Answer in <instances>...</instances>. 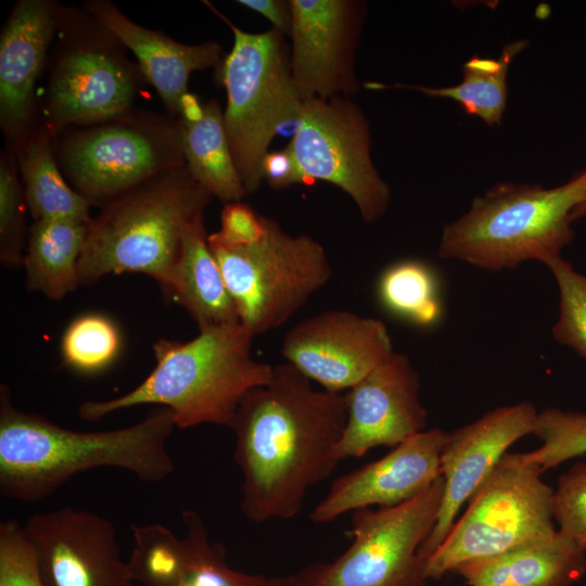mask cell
Here are the masks:
<instances>
[{
	"label": "cell",
	"instance_id": "obj_1",
	"mask_svg": "<svg viewBox=\"0 0 586 586\" xmlns=\"http://www.w3.org/2000/svg\"><path fill=\"white\" fill-rule=\"evenodd\" d=\"M346 418L345 394L314 388L288 362L243 397L230 429L246 519L289 520L302 510L308 491L340 462L335 449Z\"/></svg>",
	"mask_w": 586,
	"mask_h": 586
},
{
	"label": "cell",
	"instance_id": "obj_2",
	"mask_svg": "<svg viewBox=\"0 0 586 586\" xmlns=\"http://www.w3.org/2000/svg\"><path fill=\"white\" fill-rule=\"evenodd\" d=\"M176 426L173 411L156 406L143 420L111 431L78 432L21 411L0 388V493L36 502L77 473L119 468L144 482H160L174 471L166 443Z\"/></svg>",
	"mask_w": 586,
	"mask_h": 586
},
{
	"label": "cell",
	"instance_id": "obj_3",
	"mask_svg": "<svg viewBox=\"0 0 586 586\" xmlns=\"http://www.w3.org/2000/svg\"><path fill=\"white\" fill-rule=\"evenodd\" d=\"M255 335L240 322L200 329L188 342L160 339L156 365L130 392L109 400H88L79 416L94 421L119 409L152 404L173 411L176 426L213 423L231 428L243 397L267 384L273 367L252 356Z\"/></svg>",
	"mask_w": 586,
	"mask_h": 586
},
{
	"label": "cell",
	"instance_id": "obj_4",
	"mask_svg": "<svg viewBox=\"0 0 586 586\" xmlns=\"http://www.w3.org/2000/svg\"><path fill=\"white\" fill-rule=\"evenodd\" d=\"M586 196V167L565 183L500 182L444 226L438 255L499 271L528 260L547 264L574 238L571 214Z\"/></svg>",
	"mask_w": 586,
	"mask_h": 586
},
{
	"label": "cell",
	"instance_id": "obj_5",
	"mask_svg": "<svg viewBox=\"0 0 586 586\" xmlns=\"http://www.w3.org/2000/svg\"><path fill=\"white\" fill-rule=\"evenodd\" d=\"M212 196L183 164L110 201L89 224L78 284L135 271L154 278L165 291L182 229L203 214Z\"/></svg>",
	"mask_w": 586,
	"mask_h": 586
},
{
	"label": "cell",
	"instance_id": "obj_6",
	"mask_svg": "<svg viewBox=\"0 0 586 586\" xmlns=\"http://www.w3.org/2000/svg\"><path fill=\"white\" fill-rule=\"evenodd\" d=\"M231 28L233 47L221 64L227 92L224 124L246 193L258 189L263 162L282 124L297 120L303 100L293 82L283 34L246 33L211 7Z\"/></svg>",
	"mask_w": 586,
	"mask_h": 586
},
{
	"label": "cell",
	"instance_id": "obj_7",
	"mask_svg": "<svg viewBox=\"0 0 586 586\" xmlns=\"http://www.w3.org/2000/svg\"><path fill=\"white\" fill-rule=\"evenodd\" d=\"M208 245L220 267L240 323L254 335L276 329L331 278L323 246L307 234L291 235L265 217L264 235L229 245L211 233Z\"/></svg>",
	"mask_w": 586,
	"mask_h": 586
},
{
	"label": "cell",
	"instance_id": "obj_8",
	"mask_svg": "<svg viewBox=\"0 0 586 586\" xmlns=\"http://www.w3.org/2000/svg\"><path fill=\"white\" fill-rule=\"evenodd\" d=\"M542 474L523 453H507L445 540L424 560V579H438L463 563L556 533L553 488Z\"/></svg>",
	"mask_w": 586,
	"mask_h": 586
},
{
	"label": "cell",
	"instance_id": "obj_9",
	"mask_svg": "<svg viewBox=\"0 0 586 586\" xmlns=\"http://www.w3.org/2000/svg\"><path fill=\"white\" fill-rule=\"evenodd\" d=\"M61 171L90 205L110 201L186 164L177 123L125 114L64 133L53 145Z\"/></svg>",
	"mask_w": 586,
	"mask_h": 586
},
{
	"label": "cell",
	"instance_id": "obj_10",
	"mask_svg": "<svg viewBox=\"0 0 586 586\" xmlns=\"http://www.w3.org/2000/svg\"><path fill=\"white\" fill-rule=\"evenodd\" d=\"M443 477L394 507L352 512L348 548L331 562L293 574L295 586H422L419 549L432 532L442 504Z\"/></svg>",
	"mask_w": 586,
	"mask_h": 586
},
{
	"label": "cell",
	"instance_id": "obj_11",
	"mask_svg": "<svg viewBox=\"0 0 586 586\" xmlns=\"http://www.w3.org/2000/svg\"><path fill=\"white\" fill-rule=\"evenodd\" d=\"M286 148L301 183L323 180L339 187L368 224L387 212L391 189L373 165L368 120L348 97L303 101L296 131Z\"/></svg>",
	"mask_w": 586,
	"mask_h": 586
},
{
	"label": "cell",
	"instance_id": "obj_12",
	"mask_svg": "<svg viewBox=\"0 0 586 586\" xmlns=\"http://www.w3.org/2000/svg\"><path fill=\"white\" fill-rule=\"evenodd\" d=\"M23 528L34 547L43 586H132L107 519L62 507L33 514Z\"/></svg>",
	"mask_w": 586,
	"mask_h": 586
},
{
	"label": "cell",
	"instance_id": "obj_13",
	"mask_svg": "<svg viewBox=\"0 0 586 586\" xmlns=\"http://www.w3.org/2000/svg\"><path fill=\"white\" fill-rule=\"evenodd\" d=\"M281 355L323 390L348 391L394 351L385 323L348 310L308 317L284 335Z\"/></svg>",
	"mask_w": 586,
	"mask_h": 586
},
{
	"label": "cell",
	"instance_id": "obj_14",
	"mask_svg": "<svg viewBox=\"0 0 586 586\" xmlns=\"http://www.w3.org/2000/svg\"><path fill=\"white\" fill-rule=\"evenodd\" d=\"M538 411L530 402L495 408L477 420L448 432L441 453L443 498L435 525L419 557H430L445 540L461 507L473 497L507 449L533 434Z\"/></svg>",
	"mask_w": 586,
	"mask_h": 586
},
{
	"label": "cell",
	"instance_id": "obj_15",
	"mask_svg": "<svg viewBox=\"0 0 586 586\" xmlns=\"http://www.w3.org/2000/svg\"><path fill=\"white\" fill-rule=\"evenodd\" d=\"M290 68L303 101L348 97L357 90L354 54L360 2L291 0Z\"/></svg>",
	"mask_w": 586,
	"mask_h": 586
},
{
	"label": "cell",
	"instance_id": "obj_16",
	"mask_svg": "<svg viewBox=\"0 0 586 586\" xmlns=\"http://www.w3.org/2000/svg\"><path fill=\"white\" fill-rule=\"evenodd\" d=\"M138 80L117 49L84 43L64 51L53 65L43 128L56 136L72 125H94L128 113Z\"/></svg>",
	"mask_w": 586,
	"mask_h": 586
},
{
	"label": "cell",
	"instance_id": "obj_17",
	"mask_svg": "<svg viewBox=\"0 0 586 586\" xmlns=\"http://www.w3.org/2000/svg\"><path fill=\"white\" fill-rule=\"evenodd\" d=\"M347 418L337 459L361 457L378 446L395 447L424 431L426 410L410 359L393 352L345 393Z\"/></svg>",
	"mask_w": 586,
	"mask_h": 586
},
{
	"label": "cell",
	"instance_id": "obj_18",
	"mask_svg": "<svg viewBox=\"0 0 586 586\" xmlns=\"http://www.w3.org/2000/svg\"><path fill=\"white\" fill-rule=\"evenodd\" d=\"M447 435L441 429L419 432L382 458L341 475L315 506L310 521L326 524L347 512L394 507L416 497L441 476Z\"/></svg>",
	"mask_w": 586,
	"mask_h": 586
},
{
	"label": "cell",
	"instance_id": "obj_19",
	"mask_svg": "<svg viewBox=\"0 0 586 586\" xmlns=\"http://www.w3.org/2000/svg\"><path fill=\"white\" fill-rule=\"evenodd\" d=\"M61 22L50 0H20L0 37V124L14 145L35 127L34 92L47 52Z\"/></svg>",
	"mask_w": 586,
	"mask_h": 586
},
{
	"label": "cell",
	"instance_id": "obj_20",
	"mask_svg": "<svg viewBox=\"0 0 586 586\" xmlns=\"http://www.w3.org/2000/svg\"><path fill=\"white\" fill-rule=\"evenodd\" d=\"M88 13L122 46L132 51L141 73L155 88L166 109L178 118L194 71L222 64V49L215 41L184 44L163 33L142 27L128 18L111 1L92 0Z\"/></svg>",
	"mask_w": 586,
	"mask_h": 586
},
{
	"label": "cell",
	"instance_id": "obj_21",
	"mask_svg": "<svg viewBox=\"0 0 586 586\" xmlns=\"http://www.w3.org/2000/svg\"><path fill=\"white\" fill-rule=\"evenodd\" d=\"M586 572V551L557 530L454 570L468 586H571Z\"/></svg>",
	"mask_w": 586,
	"mask_h": 586
},
{
	"label": "cell",
	"instance_id": "obj_22",
	"mask_svg": "<svg viewBox=\"0 0 586 586\" xmlns=\"http://www.w3.org/2000/svg\"><path fill=\"white\" fill-rule=\"evenodd\" d=\"M165 291L187 309L199 329L240 322L208 245L203 214L182 229L180 252Z\"/></svg>",
	"mask_w": 586,
	"mask_h": 586
},
{
	"label": "cell",
	"instance_id": "obj_23",
	"mask_svg": "<svg viewBox=\"0 0 586 586\" xmlns=\"http://www.w3.org/2000/svg\"><path fill=\"white\" fill-rule=\"evenodd\" d=\"M52 136L34 128L13 146L24 194L35 220L72 219L90 222L89 202L64 179L52 146Z\"/></svg>",
	"mask_w": 586,
	"mask_h": 586
},
{
	"label": "cell",
	"instance_id": "obj_24",
	"mask_svg": "<svg viewBox=\"0 0 586 586\" xmlns=\"http://www.w3.org/2000/svg\"><path fill=\"white\" fill-rule=\"evenodd\" d=\"M90 222L72 219L35 220L23 263L27 285L60 300L78 284V262Z\"/></svg>",
	"mask_w": 586,
	"mask_h": 586
},
{
	"label": "cell",
	"instance_id": "obj_25",
	"mask_svg": "<svg viewBox=\"0 0 586 586\" xmlns=\"http://www.w3.org/2000/svg\"><path fill=\"white\" fill-rule=\"evenodd\" d=\"M184 162L193 178L221 201L239 202L246 193L229 146L224 113L216 100L203 105L198 120L178 118Z\"/></svg>",
	"mask_w": 586,
	"mask_h": 586
},
{
	"label": "cell",
	"instance_id": "obj_26",
	"mask_svg": "<svg viewBox=\"0 0 586 586\" xmlns=\"http://www.w3.org/2000/svg\"><path fill=\"white\" fill-rule=\"evenodd\" d=\"M530 40L518 39L506 44L497 59L474 55L462 65V80L451 87L430 88L418 85L368 82V89L404 88L429 97L458 102L464 112L487 126H499L507 109V76L512 61L527 48Z\"/></svg>",
	"mask_w": 586,
	"mask_h": 586
},
{
	"label": "cell",
	"instance_id": "obj_27",
	"mask_svg": "<svg viewBox=\"0 0 586 586\" xmlns=\"http://www.w3.org/2000/svg\"><path fill=\"white\" fill-rule=\"evenodd\" d=\"M181 515L186 532L162 586H295L293 574L267 576L230 568L222 546L208 539L202 518L192 510Z\"/></svg>",
	"mask_w": 586,
	"mask_h": 586
},
{
	"label": "cell",
	"instance_id": "obj_28",
	"mask_svg": "<svg viewBox=\"0 0 586 586\" xmlns=\"http://www.w3.org/2000/svg\"><path fill=\"white\" fill-rule=\"evenodd\" d=\"M380 304L393 316L429 328L443 314L441 286L433 268L419 259H402L387 266L377 282Z\"/></svg>",
	"mask_w": 586,
	"mask_h": 586
},
{
	"label": "cell",
	"instance_id": "obj_29",
	"mask_svg": "<svg viewBox=\"0 0 586 586\" xmlns=\"http://www.w3.org/2000/svg\"><path fill=\"white\" fill-rule=\"evenodd\" d=\"M122 334L110 317L88 313L76 317L61 340V355L69 368L94 373L106 369L118 357Z\"/></svg>",
	"mask_w": 586,
	"mask_h": 586
},
{
	"label": "cell",
	"instance_id": "obj_30",
	"mask_svg": "<svg viewBox=\"0 0 586 586\" xmlns=\"http://www.w3.org/2000/svg\"><path fill=\"white\" fill-rule=\"evenodd\" d=\"M533 434L542 445L523 457L544 473L586 454V412L548 407L538 412Z\"/></svg>",
	"mask_w": 586,
	"mask_h": 586
},
{
	"label": "cell",
	"instance_id": "obj_31",
	"mask_svg": "<svg viewBox=\"0 0 586 586\" xmlns=\"http://www.w3.org/2000/svg\"><path fill=\"white\" fill-rule=\"evenodd\" d=\"M559 290V317L552 335L586 360V275L561 256L549 260Z\"/></svg>",
	"mask_w": 586,
	"mask_h": 586
},
{
	"label": "cell",
	"instance_id": "obj_32",
	"mask_svg": "<svg viewBox=\"0 0 586 586\" xmlns=\"http://www.w3.org/2000/svg\"><path fill=\"white\" fill-rule=\"evenodd\" d=\"M18 173L15 151L9 146L0 157V258L7 265L24 258L26 200Z\"/></svg>",
	"mask_w": 586,
	"mask_h": 586
},
{
	"label": "cell",
	"instance_id": "obj_33",
	"mask_svg": "<svg viewBox=\"0 0 586 586\" xmlns=\"http://www.w3.org/2000/svg\"><path fill=\"white\" fill-rule=\"evenodd\" d=\"M552 507L558 530L586 551V462H576L559 477Z\"/></svg>",
	"mask_w": 586,
	"mask_h": 586
},
{
	"label": "cell",
	"instance_id": "obj_34",
	"mask_svg": "<svg viewBox=\"0 0 586 586\" xmlns=\"http://www.w3.org/2000/svg\"><path fill=\"white\" fill-rule=\"evenodd\" d=\"M0 586H43L34 547L14 520L0 524Z\"/></svg>",
	"mask_w": 586,
	"mask_h": 586
},
{
	"label": "cell",
	"instance_id": "obj_35",
	"mask_svg": "<svg viewBox=\"0 0 586 586\" xmlns=\"http://www.w3.org/2000/svg\"><path fill=\"white\" fill-rule=\"evenodd\" d=\"M265 232V216L242 202L227 203L221 212L220 230L215 237L229 245H247L258 241Z\"/></svg>",
	"mask_w": 586,
	"mask_h": 586
},
{
	"label": "cell",
	"instance_id": "obj_36",
	"mask_svg": "<svg viewBox=\"0 0 586 586\" xmlns=\"http://www.w3.org/2000/svg\"><path fill=\"white\" fill-rule=\"evenodd\" d=\"M263 178L273 189H283L301 183L294 157L288 148L268 152L263 162Z\"/></svg>",
	"mask_w": 586,
	"mask_h": 586
},
{
	"label": "cell",
	"instance_id": "obj_37",
	"mask_svg": "<svg viewBox=\"0 0 586 586\" xmlns=\"http://www.w3.org/2000/svg\"><path fill=\"white\" fill-rule=\"evenodd\" d=\"M244 5L271 22L273 28L282 34H290L291 29V9L290 2L281 0H240Z\"/></svg>",
	"mask_w": 586,
	"mask_h": 586
},
{
	"label": "cell",
	"instance_id": "obj_38",
	"mask_svg": "<svg viewBox=\"0 0 586 586\" xmlns=\"http://www.w3.org/2000/svg\"><path fill=\"white\" fill-rule=\"evenodd\" d=\"M586 216V196L585 199L574 207L571 214V221L574 222L575 220L585 217Z\"/></svg>",
	"mask_w": 586,
	"mask_h": 586
}]
</instances>
